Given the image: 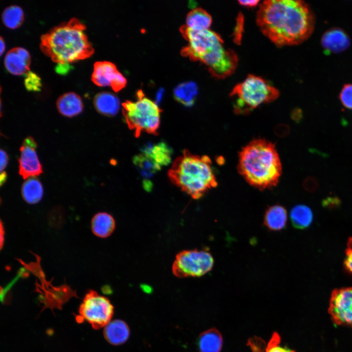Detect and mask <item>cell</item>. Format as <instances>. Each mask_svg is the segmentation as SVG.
<instances>
[{"label": "cell", "instance_id": "cell-1", "mask_svg": "<svg viewBox=\"0 0 352 352\" xmlns=\"http://www.w3.org/2000/svg\"><path fill=\"white\" fill-rule=\"evenodd\" d=\"M256 22L263 34L279 46L297 45L313 32L314 18L300 0H267L259 5Z\"/></svg>", "mask_w": 352, "mask_h": 352}, {"label": "cell", "instance_id": "cell-2", "mask_svg": "<svg viewBox=\"0 0 352 352\" xmlns=\"http://www.w3.org/2000/svg\"><path fill=\"white\" fill-rule=\"evenodd\" d=\"M180 30L188 42L181 50L182 55L203 63L216 78H226L234 72L238 56L234 51L224 47L219 34L209 29L194 30L185 25Z\"/></svg>", "mask_w": 352, "mask_h": 352}, {"label": "cell", "instance_id": "cell-3", "mask_svg": "<svg viewBox=\"0 0 352 352\" xmlns=\"http://www.w3.org/2000/svg\"><path fill=\"white\" fill-rule=\"evenodd\" d=\"M238 169L249 184L260 190L275 186L282 173L275 145L263 139H254L242 149Z\"/></svg>", "mask_w": 352, "mask_h": 352}, {"label": "cell", "instance_id": "cell-4", "mask_svg": "<svg viewBox=\"0 0 352 352\" xmlns=\"http://www.w3.org/2000/svg\"><path fill=\"white\" fill-rule=\"evenodd\" d=\"M86 28L79 19L72 18L42 35L40 48L57 63H70L88 58L94 50L84 32Z\"/></svg>", "mask_w": 352, "mask_h": 352}, {"label": "cell", "instance_id": "cell-5", "mask_svg": "<svg viewBox=\"0 0 352 352\" xmlns=\"http://www.w3.org/2000/svg\"><path fill=\"white\" fill-rule=\"evenodd\" d=\"M172 182L194 199H198L217 185L210 158L184 150L168 171Z\"/></svg>", "mask_w": 352, "mask_h": 352}, {"label": "cell", "instance_id": "cell-6", "mask_svg": "<svg viewBox=\"0 0 352 352\" xmlns=\"http://www.w3.org/2000/svg\"><path fill=\"white\" fill-rule=\"evenodd\" d=\"M122 107L126 122L135 137H139L142 132L157 134L161 110L141 90L137 91L135 101H126Z\"/></svg>", "mask_w": 352, "mask_h": 352}, {"label": "cell", "instance_id": "cell-7", "mask_svg": "<svg viewBox=\"0 0 352 352\" xmlns=\"http://www.w3.org/2000/svg\"><path fill=\"white\" fill-rule=\"evenodd\" d=\"M230 95L235 100V111L246 113L262 104L274 101L279 92L265 80L250 74L236 85Z\"/></svg>", "mask_w": 352, "mask_h": 352}, {"label": "cell", "instance_id": "cell-8", "mask_svg": "<svg viewBox=\"0 0 352 352\" xmlns=\"http://www.w3.org/2000/svg\"><path fill=\"white\" fill-rule=\"evenodd\" d=\"M113 312V307L107 298L89 290L84 296L75 318L78 323L87 321L94 329H99L110 322Z\"/></svg>", "mask_w": 352, "mask_h": 352}, {"label": "cell", "instance_id": "cell-9", "mask_svg": "<svg viewBox=\"0 0 352 352\" xmlns=\"http://www.w3.org/2000/svg\"><path fill=\"white\" fill-rule=\"evenodd\" d=\"M214 259L204 250H184L176 256L172 271L177 277H200L213 268Z\"/></svg>", "mask_w": 352, "mask_h": 352}, {"label": "cell", "instance_id": "cell-10", "mask_svg": "<svg viewBox=\"0 0 352 352\" xmlns=\"http://www.w3.org/2000/svg\"><path fill=\"white\" fill-rule=\"evenodd\" d=\"M328 312L337 325L352 327V287L332 291Z\"/></svg>", "mask_w": 352, "mask_h": 352}, {"label": "cell", "instance_id": "cell-11", "mask_svg": "<svg viewBox=\"0 0 352 352\" xmlns=\"http://www.w3.org/2000/svg\"><path fill=\"white\" fill-rule=\"evenodd\" d=\"M37 144L32 136L26 137L20 149L19 173L23 179L40 176L43 172L36 152Z\"/></svg>", "mask_w": 352, "mask_h": 352}, {"label": "cell", "instance_id": "cell-12", "mask_svg": "<svg viewBox=\"0 0 352 352\" xmlns=\"http://www.w3.org/2000/svg\"><path fill=\"white\" fill-rule=\"evenodd\" d=\"M92 81L100 87H110L118 91L126 85L125 77L118 70L115 65L109 61H98L94 64Z\"/></svg>", "mask_w": 352, "mask_h": 352}, {"label": "cell", "instance_id": "cell-13", "mask_svg": "<svg viewBox=\"0 0 352 352\" xmlns=\"http://www.w3.org/2000/svg\"><path fill=\"white\" fill-rule=\"evenodd\" d=\"M30 63L29 53L21 47L10 49L4 57V64L6 69L14 75L25 74L29 70Z\"/></svg>", "mask_w": 352, "mask_h": 352}, {"label": "cell", "instance_id": "cell-14", "mask_svg": "<svg viewBox=\"0 0 352 352\" xmlns=\"http://www.w3.org/2000/svg\"><path fill=\"white\" fill-rule=\"evenodd\" d=\"M56 107L61 114L69 118L80 114L84 108L80 96L72 91L60 95L57 100Z\"/></svg>", "mask_w": 352, "mask_h": 352}, {"label": "cell", "instance_id": "cell-15", "mask_svg": "<svg viewBox=\"0 0 352 352\" xmlns=\"http://www.w3.org/2000/svg\"><path fill=\"white\" fill-rule=\"evenodd\" d=\"M323 47L330 52L338 53L346 49L350 44L346 33L340 28H333L326 32L322 37Z\"/></svg>", "mask_w": 352, "mask_h": 352}, {"label": "cell", "instance_id": "cell-16", "mask_svg": "<svg viewBox=\"0 0 352 352\" xmlns=\"http://www.w3.org/2000/svg\"><path fill=\"white\" fill-rule=\"evenodd\" d=\"M104 336L110 344L119 345L124 344L130 336V329L126 322L119 319L110 321L104 328Z\"/></svg>", "mask_w": 352, "mask_h": 352}, {"label": "cell", "instance_id": "cell-17", "mask_svg": "<svg viewBox=\"0 0 352 352\" xmlns=\"http://www.w3.org/2000/svg\"><path fill=\"white\" fill-rule=\"evenodd\" d=\"M133 162L143 178L144 187L146 190H150L153 186L150 179L160 170L161 167L150 156L142 153L133 157Z\"/></svg>", "mask_w": 352, "mask_h": 352}, {"label": "cell", "instance_id": "cell-18", "mask_svg": "<svg viewBox=\"0 0 352 352\" xmlns=\"http://www.w3.org/2000/svg\"><path fill=\"white\" fill-rule=\"evenodd\" d=\"M93 105L99 113L107 116H113L119 110L120 101L114 94L103 91L95 95Z\"/></svg>", "mask_w": 352, "mask_h": 352}, {"label": "cell", "instance_id": "cell-19", "mask_svg": "<svg viewBox=\"0 0 352 352\" xmlns=\"http://www.w3.org/2000/svg\"><path fill=\"white\" fill-rule=\"evenodd\" d=\"M198 346L199 352H220L223 346L222 336L217 329H210L199 335Z\"/></svg>", "mask_w": 352, "mask_h": 352}, {"label": "cell", "instance_id": "cell-20", "mask_svg": "<svg viewBox=\"0 0 352 352\" xmlns=\"http://www.w3.org/2000/svg\"><path fill=\"white\" fill-rule=\"evenodd\" d=\"M115 227V221L113 217L106 212L95 214L91 221V228L96 236L105 238L110 236Z\"/></svg>", "mask_w": 352, "mask_h": 352}, {"label": "cell", "instance_id": "cell-21", "mask_svg": "<svg viewBox=\"0 0 352 352\" xmlns=\"http://www.w3.org/2000/svg\"><path fill=\"white\" fill-rule=\"evenodd\" d=\"M287 215L281 205H274L267 209L264 216V224L269 230L280 231L286 226Z\"/></svg>", "mask_w": 352, "mask_h": 352}, {"label": "cell", "instance_id": "cell-22", "mask_svg": "<svg viewBox=\"0 0 352 352\" xmlns=\"http://www.w3.org/2000/svg\"><path fill=\"white\" fill-rule=\"evenodd\" d=\"M142 153L152 158L160 166L170 163L172 153V149L164 142L148 144L142 150Z\"/></svg>", "mask_w": 352, "mask_h": 352}, {"label": "cell", "instance_id": "cell-23", "mask_svg": "<svg viewBox=\"0 0 352 352\" xmlns=\"http://www.w3.org/2000/svg\"><path fill=\"white\" fill-rule=\"evenodd\" d=\"M21 194L23 200L27 203L33 204L42 199L44 190L40 180L36 177L26 179L21 188Z\"/></svg>", "mask_w": 352, "mask_h": 352}, {"label": "cell", "instance_id": "cell-24", "mask_svg": "<svg viewBox=\"0 0 352 352\" xmlns=\"http://www.w3.org/2000/svg\"><path fill=\"white\" fill-rule=\"evenodd\" d=\"M212 22V17L206 11L196 8L188 13L185 25L194 30H203L209 29Z\"/></svg>", "mask_w": 352, "mask_h": 352}, {"label": "cell", "instance_id": "cell-25", "mask_svg": "<svg viewBox=\"0 0 352 352\" xmlns=\"http://www.w3.org/2000/svg\"><path fill=\"white\" fill-rule=\"evenodd\" d=\"M198 93V86L192 81L180 83L174 89V96L176 100L188 107L194 104Z\"/></svg>", "mask_w": 352, "mask_h": 352}, {"label": "cell", "instance_id": "cell-26", "mask_svg": "<svg viewBox=\"0 0 352 352\" xmlns=\"http://www.w3.org/2000/svg\"><path fill=\"white\" fill-rule=\"evenodd\" d=\"M290 219L294 227L298 229H304L308 227L312 222L313 214L308 206L299 204L291 209Z\"/></svg>", "mask_w": 352, "mask_h": 352}, {"label": "cell", "instance_id": "cell-27", "mask_svg": "<svg viewBox=\"0 0 352 352\" xmlns=\"http://www.w3.org/2000/svg\"><path fill=\"white\" fill-rule=\"evenodd\" d=\"M3 24L7 27L15 29L20 26L24 21V13L21 7L11 5L6 7L1 14Z\"/></svg>", "mask_w": 352, "mask_h": 352}, {"label": "cell", "instance_id": "cell-28", "mask_svg": "<svg viewBox=\"0 0 352 352\" xmlns=\"http://www.w3.org/2000/svg\"><path fill=\"white\" fill-rule=\"evenodd\" d=\"M281 337L278 333H273L269 341L266 344L264 352H295L294 351L280 345Z\"/></svg>", "mask_w": 352, "mask_h": 352}, {"label": "cell", "instance_id": "cell-29", "mask_svg": "<svg viewBox=\"0 0 352 352\" xmlns=\"http://www.w3.org/2000/svg\"><path fill=\"white\" fill-rule=\"evenodd\" d=\"M24 83L27 90L31 91H40L42 86L40 77L30 70L25 74Z\"/></svg>", "mask_w": 352, "mask_h": 352}, {"label": "cell", "instance_id": "cell-30", "mask_svg": "<svg viewBox=\"0 0 352 352\" xmlns=\"http://www.w3.org/2000/svg\"><path fill=\"white\" fill-rule=\"evenodd\" d=\"M340 99L344 106L352 110V84L344 85L340 92Z\"/></svg>", "mask_w": 352, "mask_h": 352}, {"label": "cell", "instance_id": "cell-31", "mask_svg": "<svg viewBox=\"0 0 352 352\" xmlns=\"http://www.w3.org/2000/svg\"><path fill=\"white\" fill-rule=\"evenodd\" d=\"M344 264L345 268L352 274V238L348 239Z\"/></svg>", "mask_w": 352, "mask_h": 352}, {"label": "cell", "instance_id": "cell-32", "mask_svg": "<svg viewBox=\"0 0 352 352\" xmlns=\"http://www.w3.org/2000/svg\"><path fill=\"white\" fill-rule=\"evenodd\" d=\"M243 25V19L242 15L240 13L237 19V24L234 31V40L237 44L241 43L242 38Z\"/></svg>", "mask_w": 352, "mask_h": 352}, {"label": "cell", "instance_id": "cell-33", "mask_svg": "<svg viewBox=\"0 0 352 352\" xmlns=\"http://www.w3.org/2000/svg\"><path fill=\"white\" fill-rule=\"evenodd\" d=\"M303 184L304 188L310 192H314L316 190L318 186L317 180L312 177L307 178Z\"/></svg>", "mask_w": 352, "mask_h": 352}, {"label": "cell", "instance_id": "cell-34", "mask_svg": "<svg viewBox=\"0 0 352 352\" xmlns=\"http://www.w3.org/2000/svg\"><path fill=\"white\" fill-rule=\"evenodd\" d=\"M70 63H58L55 68V71L59 74L66 75L72 68Z\"/></svg>", "mask_w": 352, "mask_h": 352}, {"label": "cell", "instance_id": "cell-35", "mask_svg": "<svg viewBox=\"0 0 352 352\" xmlns=\"http://www.w3.org/2000/svg\"><path fill=\"white\" fill-rule=\"evenodd\" d=\"M0 173L3 172L6 167L9 160L7 153L2 149H0Z\"/></svg>", "mask_w": 352, "mask_h": 352}, {"label": "cell", "instance_id": "cell-36", "mask_svg": "<svg viewBox=\"0 0 352 352\" xmlns=\"http://www.w3.org/2000/svg\"><path fill=\"white\" fill-rule=\"evenodd\" d=\"M259 0H239L238 2L240 5L243 6L253 7L257 6L259 2Z\"/></svg>", "mask_w": 352, "mask_h": 352}, {"label": "cell", "instance_id": "cell-37", "mask_svg": "<svg viewBox=\"0 0 352 352\" xmlns=\"http://www.w3.org/2000/svg\"><path fill=\"white\" fill-rule=\"evenodd\" d=\"M7 178V174L5 171L1 172L0 173V186H2V184H3L5 181H6Z\"/></svg>", "mask_w": 352, "mask_h": 352}, {"label": "cell", "instance_id": "cell-38", "mask_svg": "<svg viewBox=\"0 0 352 352\" xmlns=\"http://www.w3.org/2000/svg\"><path fill=\"white\" fill-rule=\"evenodd\" d=\"M0 55H2L3 52H4V51L5 50V43H4V40L1 36H0Z\"/></svg>", "mask_w": 352, "mask_h": 352}]
</instances>
